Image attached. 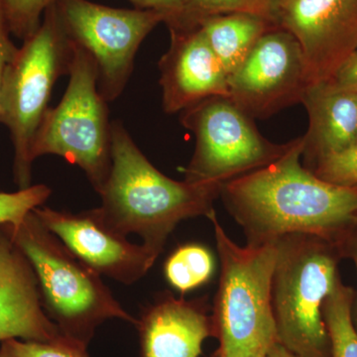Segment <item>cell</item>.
Listing matches in <instances>:
<instances>
[{"instance_id": "cell-1", "label": "cell", "mask_w": 357, "mask_h": 357, "mask_svg": "<svg viewBox=\"0 0 357 357\" xmlns=\"http://www.w3.org/2000/svg\"><path fill=\"white\" fill-rule=\"evenodd\" d=\"M303 148L300 136L276 161L222 185L220 197L248 244L262 245L291 234H307L342 249L357 225V185L321 180L303 165Z\"/></svg>"}, {"instance_id": "cell-2", "label": "cell", "mask_w": 357, "mask_h": 357, "mask_svg": "<svg viewBox=\"0 0 357 357\" xmlns=\"http://www.w3.org/2000/svg\"><path fill=\"white\" fill-rule=\"evenodd\" d=\"M222 185L167 177L142 153L121 121L112 122V169L93 213L124 237L136 234L161 255L168 236L182 220L208 218Z\"/></svg>"}, {"instance_id": "cell-3", "label": "cell", "mask_w": 357, "mask_h": 357, "mask_svg": "<svg viewBox=\"0 0 357 357\" xmlns=\"http://www.w3.org/2000/svg\"><path fill=\"white\" fill-rule=\"evenodd\" d=\"M9 229L36 273L45 312L65 337L89 345L96 328L107 319L137 325L102 276L52 234L34 211Z\"/></svg>"}, {"instance_id": "cell-4", "label": "cell", "mask_w": 357, "mask_h": 357, "mask_svg": "<svg viewBox=\"0 0 357 357\" xmlns=\"http://www.w3.org/2000/svg\"><path fill=\"white\" fill-rule=\"evenodd\" d=\"M213 227L220 260V278L213 307V335L220 342L215 357H248L267 354L277 342L272 309V281L276 243L237 245L218 222Z\"/></svg>"}, {"instance_id": "cell-5", "label": "cell", "mask_w": 357, "mask_h": 357, "mask_svg": "<svg viewBox=\"0 0 357 357\" xmlns=\"http://www.w3.org/2000/svg\"><path fill=\"white\" fill-rule=\"evenodd\" d=\"M274 243L278 255L272 309L277 342L301 357H332L323 305L340 279L342 249L307 234H291Z\"/></svg>"}, {"instance_id": "cell-6", "label": "cell", "mask_w": 357, "mask_h": 357, "mask_svg": "<svg viewBox=\"0 0 357 357\" xmlns=\"http://www.w3.org/2000/svg\"><path fill=\"white\" fill-rule=\"evenodd\" d=\"M74 44L66 33L54 2L37 31L23 41L7 65L0 93V123L8 129L13 146L14 182L32 185L33 141L47 110L54 86L69 76Z\"/></svg>"}, {"instance_id": "cell-7", "label": "cell", "mask_w": 357, "mask_h": 357, "mask_svg": "<svg viewBox=\"0 0 357 357\" xmlns=\"http://www.w3.org/2000/svg\"><path fill=\"white\" fill-rule=\"evenodd\" d=\"M74 44V43H73ZM69 83L57 107H49L33 141L31 157L57 155L84 171L100 194L112 169V122L98 89V66L74 44Z\"/></svg>"}, {"instance_id": "cell-8", "label": "cell", "mask_w": 357, "mask_h": 357, "mask_svg": "<svg viewBox=\"0 0 357 357\" xmlns=\"http://www.w3.org/2000/svg\"><path fill=\"white\" fill-rule=\"evenodd\" d=\"M180 121L196 138L191 161L183 169L191 183L223 185L276 161L294 141L268 140L229 96L206 98L181 112Z\"/></svg>"}, {"instance_id": "cell-9", "label": "cell", "mask_w": 357, "mask_h": 357, "mask_svg": "<svg viewBox=\"0 0 357 357\" xmlns=\"http://www.w3.org/2000/svg\"><path fill=\"white\" fill-rule=\"evenodd\" d=\"M68 37L95 60L98 89L114 102L128 86L140 45L165 16L154 10L114 8L89 0H56Z\"/></svg>"}, {"instance_id": "cell-10", "label": "cell", "mask_w": 357, "mask_h": 357, "mask_svg": "<svg viewBox=\"0 0 357 357\" xmlns=\"http://www.w3.org/2000/svg\"><path fill=\"white\" fill-rule=\"evenodd\" d=\"M229 98L253 119H266L302 102L309 86L299 42L276 25L229 76Z\"/></svg>"}, {"instance_id": "cell-11", "label": "cell", "mask_w": 357, "mask_h": 357, "mask_svg": "<svg viewBox=\"0 0 357 357\" xmlns=\"http://www.w3.org/2000/svg\"><path fill=\"white\" fill-rule=\"evenodd\" d=\"M276 22L299 42L309 84L332 79L357 49V0H279Z\"/></svg>"}, {"instance_id": "cell-12", "label": "cell", "mask_w": 357, "mask_h": 357, "mask_svg": "<svg viewBox=\"0 0 357 357\" xmlns=\"http://www.w3.org/2000/svg\"><path fill=\"white\" fill-rule=\"evenodd\" d=\"M52 234L91 269L130 285L147 274L159 255L107 229L93 211L67 213L39 206L33 210Z\"/></svg>"}, {"instance_id": "cell-13", "label": "cell", "mask_w": 357, "mask_h": 357, "mask_svg": "<svg viewBox=\"0 0 357 357\" xmlns=\"http://www.w3.org/2000/svg\"><path fill=\"white\" fill-rule=\"evenodd\" d=\"M170 32V47L158 64L164 112L178 114L211 96H229V74L199 25Z\"/></svg>"}, {"instance_id": "cell-14", "label": "cell", "mask_w": 357, "mask_h": 357, "mask_svg": "<svg viewBox=\"0 0 357 357\" xmlns=\"http://www.w3.org/2000/svg\"><path fill=\"white\" fill-rule=\"evenodd\" d=\"M63 335L45 312L31 263L14 241L9 225H0V342H53Z\"/></svg>"}, {"instance_id": "cell-15", "label": "cell", "mask_w": 357, "mask_h": 357, "mask_svg": "<svg viewBox=\"0 0 357 357\" xmlns=\"http://www.w3.org/2000/svg\"><path fill=\"white\" fill-rule=\"evenodd\" d=\"M141 357H199L213 335V319L202 301L165 296L137 321Z\"/></svg>"}, {"instance_id": "cell-16", "label": "cell", "mask_w": 357, "mask_h": 357, "mask_svg": "<svg viewBox=\"0 0 357 357\" xmlns=\"http://www.w3.org/2000/svg\"><path fill=\"white\" fill-rule=\"evenodd\" d=\"M301 103L309 117L302 156L307 169L324 157L356 144L357 91L328 79L309 84Z\"/></svg>"}, {"instance_id": "cell-17", "label": "cell", "mask_w": 357, "mask_h": 357, "mask_svg": "<svg viewBox=\"0 0 357 357\" xmlns=\"http://www.w3.org/2000/svg\"><path fill=\"white\" fill-rule=\"evenodd\" d=\"M199 27L229 76L248 57L258 40L278 25L250 13H225L204 16Z\"/></svg>"}, {"instance_id": "cell-18", "label": "cell", "mask_w": 357, "mask_h": 357, "mask_svg": "<svg viewBox=\"0 0 357 357\" xmlns=\"http://www.w3.org/2000/svg\"><path fill=\"white\" fill-rule=\"evenodd\" d=\"M354 289L342 278L323 305V317L331 340L332 357H357V332L352 321Z\"/></svg>"}, {"instance_id": "cell-19", "label": "cell", "mask_w": 357, "mask_h": 357, "mask_svg": "<svg viewBox=\"0 0 357 357\" xmlns=\"http://www.w3.org/2000/svg\"><path fill=\"white\" fill-rule=\"evenodd\" d=\"M215 268V258L210 249L199 244H187L169 256L164 273L173 288L185 294L208 283Z\"/></svg>"}, {"instance_id": "cell-20", "label": "cell", "mask_w": 357, "mask_h": 357, "mask_svg": "<svg viewBox=\"0 0 357 357\" xmlns=\"http://www.w3.org/2000/svg\"><path fill=\"white\" fill-rule=\"evenodd\" d=\"M0 344V357H89L88 345L65 335L53 342H28L13 338Z\"/></svg>"}, {"instance_id": "cell-21", "label": "cell", "mask_w": 357, "mask_h": 357, "mask_svg": "<svg viewBox=\"0 0 357 357\" xmlns=\"http://www.w3.org/2000/svg\"><path fill=\"white\" fill-rule=\"evenodd\" d=\"M52 190L44 184L32 185L13 192H0V225L18 227L33 210L44 206Z\"/></svg>"}, {"instance_id": "cell-22", "label": "cell", "mask_w": 357, "mask_h": 357, "mask_svg": "<svg viewBox=\"0 0 357 357\" xmlns=\"http://www.w3.org/2000/svg\"><path fill=\"white\" fill-rule=\"evenodd\" d=\"M56 0H1L2 9L11 35L27 39L38 29L44 13Z\"/></svg>"}, {"instance_id": "cell-23", "label": "cell", "mask_w": 357, "mask_h": 357, "mask_svg": "<svg viewBox=\"0 0 357 357\" xmlns=\"http://www.w3.org/2000/svg\"><path fill=\"white\" fill-rule=\"evenodd\" d=\"M198 22L204 16L225 13H250L276 23L279 0H189Z\"/></svg>"}, {"instance_id": "cell-24", "label": "cell", "mask_w": 357, "mask_h": 357, "mask_svg": "<svg viewBox=\"0 0 357 357\" xmlns=\"http://www.w3.org/2000/svg\"><path fill=\"white\" fill-rule=\"evenodd\" d=\"M311 171L331 184L357 185V143L344 151L319 160Z\"/></svg>"}, {"instance_id": "cell-25", "label": "cell", "mask_w": 357, "mask_h": 357, "mask_svg": "<svg viewBox=\"0 0 357 357\" xmlns=\"http://www.w3.org/2000/svg\"><path fill=\"white\" fill-rule=\"evenodd\" d=\"M141 10H154L165 16L169 29L198 25L189 0H129Z\"/></svg>"}, {"instance_id": "cell-26", "label": "cell", "mask_w": 357, "mask_h": 357, "mask_svg": "<svg viewBox=\"0 0 357 357\" xmlns=\"http://www.w3.org/2000/svg\"><path fill=\"white\" fill-rule=\"evenodd\" d=\"M17 47L11 40V33L7 25L1 0H0V93H1L2 82L7 65L9 64L17 52Z\"/></svg>"}, {"instance_id": "cell-27", "label": "cell", "mask_w": 357, "mask_h": 357, "mask_svg": "<svg viewBox=\"0 0 357 357\" xmlns=\"http://www.w3.org/2000/svg\"><path fill=\"white\" fill-rule=\"evenodd\" d=\"M331 81L340 88L357 91V49L333 75Z\"/></svg>"}, {"instance_id": "cell-28", "label": "cell", "mask_w": 357, "mask_h": 357, "mask_svg": "<svg viewBox=\"0 0 357 357\" xmlns=\"http://www.w3.org/2000/svg\"><path fill=\"white\" fill-rule=\"evenodd\" d=\"M342 251L344 257H349L354 260L357 273V225L345 239L342 246ZM352 321L357 332V292L354 294V305H352Z\"/></svg>"}, {"instance_id": "cell-29", "label": "cell", "mask_w": 357, "mask_h": 357, "mask_svg": "<svg viewBox=\"0 0 357 357\" xmlns=\"http://www.w3.org/2000/svg\"><path fill=\"white\" fill-rule=\"evenodd\" d=\"M266 357H301L294 352L289 351V349L284 347L283 345L279 344L278 342L276 344L272 345L270 347L269 351H267Z\"/></svg>"}, {"instance_id": "cell-30", "label": "cell", "mask_w": 357, "mask_h": 357, "mask_svg": "<svg viewBox=\"0 0 357 357\" xmlns=\"http://www.w3.org/2000/svg\"><path fill=\"white\" fill-rule=\"evenodd\" d=\"M248 357H266V354H255V356H251Z\"/></svg>"}]
</instances>
